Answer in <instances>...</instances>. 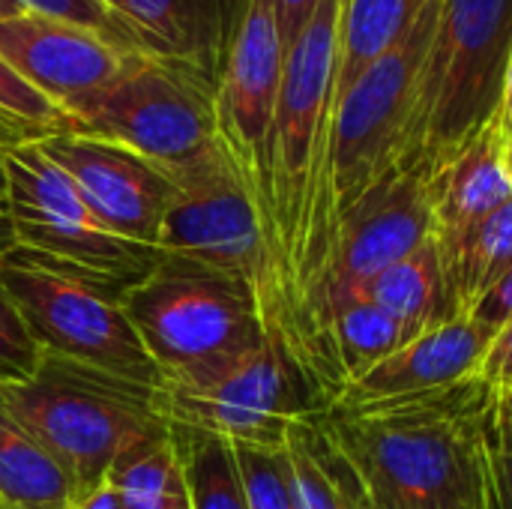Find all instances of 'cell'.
Returning a JSON list of instances; mask_svg holds the SVG:
<instances>
[{
    "mask_svg": "<svg viewBox=\"0 0 512 509\" xmlns=\"http://www.w3.org/2000/svg\"><path fill=\"white\" fill-rule=\"evenodd\" d=\"M99 3H105L108 9H114L117 15H123V12H120V0H99Z\"/></svg>",
    "mask_w": 512,
    "mask_h": 509,
    "instance_id": "cell-41",
    "label": "cell"
},
{
    "mask_svg": "<svg viewBox=\"0 0 512 509\" xmlns=\"http://www.w3.org/2000/svg\"><path fill=\"white\" fill-rule=\"evenodd\" d=\"M468 318H474L477 324L501 333L512 321V267H507L498 282L477 300V306L468 312Z\"/></svg>",
    "mask_w": 512,
    "mask_h": 509,
    "instance_id": "cell-30",
    "label": "cell"
},
{
    "mask_svg": "<svg viewBox=\"0 0 512 509\" xmlns=\"http://www.w3.org/2000/svg\"><path fill=\"white\" fill-rule=\"evenodd\" d=\"M243 0H120L123 18L153 54L180 57L219 84Z\"/></svg>",
    "mask_w": 512,
    "mask_h": 509,
    "instance_id": "cell-16",
    "label": "cell"
},
{
    "mask_svg": "<svg viewBox=\"0 0 512 509\" xmlns=\"http://www.w3.org/2000/svg\"><path fill=\"white\" fill-rule=\"evenodd\" d=\"M6 216L15 246L120 294L141 285L162 261V249L105 231L39 141L6 150Z\"/></svg>",
    "mask_w": 512,
    "mask_h": 509,
    "instance_id": "cell-8",
    "label": "cell"
},
{
    "mask_svg": "<svg viewBox=\"0 0 512 509\" xmlns=\"http://www.w3.org/2000/svg\"><path fill=\"white\" fill-rule=\"evenodd\" d=\"M498 333L474 318H453L402 345L393 357L345 384L327 408H363L429 396L480 375L486 351Z\"/></svg>",
    "mask_w": 512,
    "mask_h": 509,
    "instance_id": "cell-15",
    "label": "cell"
},
{
    "mask_svg": "<svg viewBox=\"0 0 512 509\" xmlns=\"http://www.w3.org/2000/svg\"><path fill=\"white\" fill-rule=\"evenodd\" d=\"M432 231L435 219L426 177L408 168H396L381 177L339 216L327 264L309 297V339L324 408L330 405V372L324 354L327 321L351 303L369 279L420 249Z\"/></svg>",
    "mask_w": 512,
    "mask_h": 509,
    "instance_id": "cell-9",
    "label": "cell"
},
{
    "mask_svg": "<svg viewBox=\"0 0 512 509\" xmlns=\"http://www.w3.org/2000/svg\"><path fill=\"white\" fill-rule=\"evenodd\" d=\"M450 300L456 315L465 318L477 300L498 282V276L512 267V198L480 222L456 234H432Z\"/></svg>",
    "mask_w": 512,
    "mask_h": 509,
    "instance_id": "cell-18",
    "label": "cell"
},
{
    "mask_svg": "<svg viewBox=\"0 0 512 509\" xmlns=\"http://www.w3.org/2000/svg\"><path fill=\"white\" fill-rule=\"evenodd\" d=\"M0 285L45 354L162 390V372L126 315V294L39 261L24 246L0 258Z\"/></svg>",
    "mask_w": 512,
    "mask_h": 509,
    "instance_id": "cell-7",
    "label": "cell"
},
{
    "mask_svg": "<svg viewBox=\"0 0 512 509\" xmlns=\"http://www.w3.org/2000/svg\"><path fill=\"white\" fill-rule=\"evenodd\" d=\"M12 249H15V234H12V222H9L6 210L0 207V258H3L6 252H12Z\"/></svg>",
    "mask_w": 512,
    "mask_h": 509,
    "instance_id": "cell-37",
    "label": "cell"
},
{
    "mask_svg": "<svg viewBox=\"0 0 512 509\" xmlns=\"http://www.w3.org/2000/svg\"><path fill=\"white\" fill-rule=\"evenodd\" d=\"M123 306L165 387H198L270 342L252 282L183 255L162 252Z\"/></svg>",
    "mask_w": 512,
    "mask_h": 509,
    "instance_id": "cell-2",
    "label": "cell"
},
{
    "mask_svg": "<svg viewBox=\"0 0 512 509\" xmlns=\"http://www.w3.org/2000/svg\"><path fill=\"white\" fill-rule=\"evenodd\" d=\"M420 330L399 321L369 300L345 303L330 321L324 333V354L330 372V402L342 393L345 384L357 381L387 357H393L402 345L417 339Z\"/></svg>",
    "mask_w": 512,
    "mask_h": 509,
    "instance_id": "cell-19",
    "label": "cell"
},
{
    "mask_svg": "<svg viewBox=\"0 0 512 509\" xmlns=\"http://www.w3.org/2000/svg\"><path fill=\"white\" fill-rule=\"evenodd\" d=\"M39 147L66 171L105 231L159 249L162 219L177 192L174 177L162 165L123 144L81 132L48 135Z\"/></svg>",
    "mask_w": 512,
    "mask_h": 509,
    "instance_id": "cell-13",
    "label": "cell"
},
{
    "mask_svg": "<svg viewBox=\"0 0 512 509\" xmlns=\"http://www.w3.org/2000/svg\"><path fill=\"white\" fill-rule=\"evenodd\" d=\"M495 396L471 378L417 399L324 408L312 420L351 471L366 509H498Z\"/></svg>",
    "mask_w": 512,
    "mask_h": 509,
    "instance_id": "cell-1",
    "label": "cell"
},
{
    "mask_svg": "<svg viewBox=\"0 0 512 509\" xmlns=\"http://www.w3.org/2000/svg\"><path fill=\"white\" fill-rule=\"evenodd\" d=\"M512 60V0H441L414 132L399 168L429 177L501 120Z\"/></svg>",
    "mask_w": 512,
    "mask_h": 509,
    "instance_id": "cell-4",
    "label": "cell"
},
{
    "mask_svg": "<svg viewBox=\"0 0 512 509\" xmlns=\"http://www.w3.org/2000/svg\"><path fill=\"white\" fill-rule=\"evenodd\" d=\"M0 117L24 129H33L45 138L60 132H75L72 117L48 96H42L36 87H30L3 57H0Z\"/></svg>",
    "mask_w": 512,
    "mask_h": 509,
    "instance_id": "cell-28",
    "label": "cell"
},
{
    "mask_svg": "<svg viewBox=\"0 0 512 509\" xmlns=\"http://www.w3.org/2000/svg\"><path fill=\"white\" fill-rule=\"evenodd\" d=\"M249 509H294V471L285 447L231 441Z\"/></svg>",
    "mask_w": 512,
    "mask_h": 509,
    "instance_id": "cell-26",
    "label": "cell"
},
{
    "mask_svg": "<svg viewBox=\"0 0 512 509\" xmlns=\"http://www.w3.org/2000/svg\"><path fill=\"white\" fill-rule=\"evenodd\" d=\"M6 150L9 147L0 144V207L3 210H6Z\"/></svg>",
    "mask_w": 512,
    "mask_h": 509,
    "instance_id": "cell-38",
    "label": "cell"
},
{
    "mask_svg": "<svg viewBox=\"0 0 512 509\" xmlns=\"http://www.w3.org/2000/svg\"><path fill=\"white\" fill-rule=\"evenodd\" d=\"M495 441L512 456V390H498L495 396Z\"/></svg>",
    "mask_w": 512,
    "mask_h": 509,
    "instance_id": "cell-35",
    "label": "cell"
},
{
    "mask_svg": "<svg viewBox=\"0 0 512 509\" xmlns=\"http://www.w3.org/2000/svg\"><path fill=\"white\" fill-rule=\"evenodd\" d=\"M123 509H192L171 429L132 441L111 465Z\"/></svg>",
    "mask_w": 512,
    "mask_h": 509,
    "instance_id": "cell-23",
    "label": "cell"
},
{
    "mask_svg": "<svg viewBox=\"0 0 512 509\" xmlns=\"http://www.w3.org/2000/svg\"><path fill=\"white\" fill-rule=\"evenodd\" d=\"M426 186L435 219L432 234H456L504 207L512 198V177L504 165L501 126L495 123L471 138L426 177Z\"/></svg>",
    "mask_w": 512,
    "mask_h": 509,
    "instance_id": "cell-17",
    "label": "cell"
},
{
    "mask_svg": "<svg viewBox=\"0 0 512 509\" xmlns=\"http://www.w3.org/2000/svg\"><path fill=\"white\" fill-rule=\"evenodd\" d=\"M126 54L90 30L45 15L0 18V57L63 111L102 87Z\"/></svg>",
    "mask_w": 512,
    "mask_h": 509,
    "instance_id": "cell-14",
    "label": "cell"
},
{
    "mask_svg": "<svg viewBox=\"0 0 512 509\" xmlns=\"http://www.w3.org/2000/svg\"><path fill=\"white\" fill-rule=\"evenodd\" d=\"M168 423H186L228 441L285 447L288 429L324 411L306 372L270 339L198 387H165Z\"/></svg>",
    "mask_w": 512,
    "mask_h": 509,
    "instance_id": "cell-10",
    "label": "cell"
},
{
    "mask_svg": "<svg viewBox=\"0 0 512 509\" xmlns=\"http://www.w3.org/2000/svg\"><path fill=\"white\" fill-rule=\"evenodd\" d=\"M504 165H507V171H510L512 177V129L504 135Z\"/></svg>",
    "mask_w": 512,
    "mask_h": 509,
    "instance_id": "cell-40",
    "label": "cell"
},
{
    "mask_svg": "<svg viewBox=\"0 0 512 509\" xmlns=\"http://www.w3.org/2000/svg\"><path fill=\"white\" fill-rule=\"evenodd\" d=\"M0 509H9V507H6V504H0Z\"/></svg>",
    "mask_w": 512,
    "mask_h": 509,
    "instance_id": "cell-42",
    "label": "cell"
},
{
    "mask_svg": "<svg viewBox=\"0 0 512 509\" xmlns=\"http://www.w3.org/2000/svg\"><path fill=\"white\" fill-rule=\"evenodd\" d=\"M78 486L69 471L0 408V504L9 509H72Z\"/></svg>",
    "mask_w": 512,
    "mask_h": 509,
    "instance_id": "cell-21",
    "label": "cell"
},
{
    "mask_svg": "<svg viewBox=\"0 0 512 509\" xmlns=\"http://www.w3.org/2000/svg\"><path fill=\"white\" fill-rule=\"evenodd\" d=\"M432 0H339V69L336 99L354 78L393 48Z\"/></svg>",
    "mask_w": 512,
    "mask_h": 509,
    "instance_id": "cell-22",
    "label": "cell"
},
{
    "mask_svg": "<svg viewBox=\"0 0 512 509\" xmlns=\"http://www.w3.org/2000/svg\"><path fill=\"white\" fill-rule=\"evenodd\" d=\"M285 450L294 471V509H366L351 471L312 417L288 429Z\"/></svg>",
    "mask_w": 512,
    "mask_h": 509,
    "instance_id": "cell-24",
    "label": "cell"
},
{
    "mask_svg": "<svg viewBox=\"0 0 512 509\" xmlns=\"http://www.w3.org/2000/svg\"><path fill=\"white\" fill-rule=\"evenodd\" d=\"M186 492L192 509H249L246 492L240 483V471L234 462V447L228 438L186 426V423H168Z\"/></svg>",
    "mask_w": 512,
    "mask_h": 509,
    "instance_id": "cell-25",
    "label": "cell"
},
{
    "mask_svg": "<svg viewBox=\"0 0 512 509\" xmlns=\"http://www.w3.org/2000/svg\"><path fill=\"white\" fill-rule=\"evenodd\" d=\"M501 132L507 135L512 129V60L510 69H507V84H504V105H501V120H498Z\"/></svg>",
    "mask_w": 512,
    "mask_h": 509,
    "instance_id": "cell-36",
    "label": "cell"
},
{
    "mask_svg": "<svg viewBox=\"0 0 512 509\" xmlns=\"http://www.w3.org/2000/svg\"><path fill=\"white\" fill-rule=\"evenodd\" d=\"M318 6H321V0H270V9H273V18H276L285 51L303 33V27L312 21Z\"/></svg>",
    "mask_w": 512,
    "mask_h": 509,
    "instance_id": "cell-32",
    "label": "cell"
},
{
    "mask_svg": "<svg viewBox=\"0 0 512 509\" xmlns=\"http://www.w3.org/2000/svg\"><path fill=\"white\" fill-rule=\"evenodd\" d=\"M66 114L75 132L123 144L177 174L216 141V78L180 57L129 51Z\"/></svg>",
    "mask_w": 512,
    "mask_h": 509,
    "instance_id": "cell-5",
    "label": "cell"
},
{
    "mask_svg": "<svg viewBox=\"0 0 512 509\" xmlns=\"http://www.w3.org/2000/svg\"><path fill=\"white\" fill-rule=\"evenodd\" d=\"M171 177L177 192L162 219L159 249L243 276L258 297L264 282L261 222L252 192L219 135L204 156Z\"/></svg>",
    "mask_w": 512,
    "mask_h": 509,
    "instance_id": "cell-11",
    "label": "cell"
},
{
    "mask_svg": "<svg viewBox=\"0 0 512 509\" xmlns=\"http://www.w3.org/2000/svg\"><path fill=\"white\" fill-rule=\"evenodd\" d=\"M72 509H123V501H120V495H117L114 483L105 477L99 486H93V489L81 492Z\"/></svg>",
    "mask_w": 512,
    "mask_h": 509,
    "instance_id": "cell-34",
    "label": "cell"
},
{
    "mask_svg": "<svg viewBox=\"0 0 512 509\" xmlns=\"http://www.w3.org/2000/svg\"><path fill=\"white\" fill-rule=\"evenodd\" d=\"M0 408L69 471L78 495L99 486L132 441L168 429L159 390L45 351L27 381L0 384Z\"/></svg>",
    "mask_w": 512,
    "mask_h": 509,
    "instance_id": "cell-3",
    "label": "cell"
},
{
    "mask_svg": "<svg viewBox=\"0 0 512 509\" xmlns=\"http://www.w3.org/2000/svg\"><path fill=\"white\" fill-rule=\"evenodd\" d=\"M438 6L441 0H432L414 27L336 99L327 168L333 231L339 216L381 177L396 171L408 153Z\"/></svg>",
    "mask_w": 512,
    "mask_h": 509,
    "instance_id": "cell-6",
    "label": "cell"
},
{
    "mask_svg": "<svg viewBox=\"0 0 512 509\" xmlns=\"http://www.w3.org/2000/svg\"><path fill=\"white\" fill-rule=\"evenodd\" d=\"M21 3L18 0H0V18H12V15H21Z\"/></svg>",
    "mask_w": 512,
    "mask_h": 509,
    "instance_id": "cell-39",
    "label": "cell"
},
{
    "mask_svg": "<svg viewBox=\"0 0 512 509\" xmlns=\"http://www.w3.org/2000/svg\"><path fill=\"white\" fill-rule=\"evenodd\" d=\"M285 69L270 0H243L216 84V135L243 174L258 222L267 195V141Z\"/></svg>",
    "mask_w": 512,
    "mask_h": 509,
    "instance_id": "cell-12",
    "label": "cell"
},
{
    "mask_svg": "<svg viewBox=\"0 0 512 509\" xmlns=\"http://www.w3.org/2000/svg\"><path fill=\"white\" fill-rule=\"evenodd\" d=\"M42 360V348L24 327L15 303L0 285V384L27 381Z\"/></svg>",
    "mask_w": 512,
    "mask_h": 509,
    "instance_id": "cell-29",
    "label": "cell"
},
{
    "mask_svg": "<svg viewBox=\"0 0 512 509\" xmlns=\"http://www.w3.org/2000/svg\"><path fill=\"white\" fill-rule=\"evenodd\" d=\"M477 378L492 390H512V321L492 339Z\"/></svg>",
    "mask_w": 512,
    "mask_h": 509,
    "instance_id": "cell-31",
    "label": "cell"
},
{
    "mask_svg": "<svg viewBox=\"0 0 512 509\" xmlns=\"http://www.w3.org/2000/svg\"><path fill=\"white\" fill-rule=\"evenodd\" d=\"M18 3L24 12L45 15V18L63 21V24H72L81 30H90L123 51H150L144 45V39L138 36V30L123 15H117L114 9H108L99 0H18Z\"/></svg>",
    "mask_w": 512,
    "mask_h": 509,
    "instance_id": "cell-27",
    "label": "cell"
},
{
    "mask_svg": "<svg viewBox=\"0 0 512 509\" xmlns=\"http://www.w3.org/2000/svg\"><path fill=\"white\" fill-rule=\"evenodd\" d=\"M492 483L498 509H512V456L498 441L492 444Z\"/></svg>",
    "mask_w": 512,
    "mask_h": 509,
    "instance_id": "cell-33",
    "label": "cell"
},
{
    "mask_svg": "<svg viewBox=\"0 0 512 509\" xmlns=\"http://www.w3.org/2000/svg\"><path fill=\"white\" fill-rule=\"evenodd\" d=\"M354 300H369L420 333L459 318L447 291L435 237H429L420 249H414L393 267L381 270L375 279H369Z\"/></svg>",
    "mask_w": 512,
    "mask_h": 509,
    "instance_id": "cell-20",
    "label": "cell"
}]
</instances>
